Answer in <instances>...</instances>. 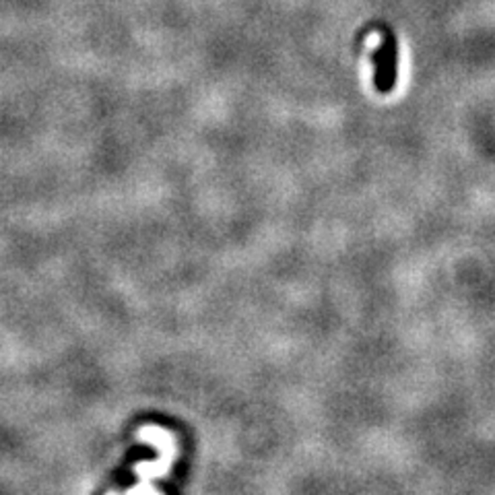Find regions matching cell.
Here are the masks:
<instances>
[{
	"mask_svg": "<svg viewBox=\"0 0 495 495\" xmlns=\"http://www.w3.org/2000/svg\"><path fill=\"white\" fill-rule=\"evenodd\" d=\"M108 495H116V493H108Z\"/></svg>",
	"mask_w": 495,
	"mask_h": 495,
	"instance_id": "cell-2",
	"label": "cell"
},
{
	"mask_svg": "<svg viewBox=\"0 0 495 495\" xmlns=\"http://www.w3.org/2000/svg\"><path fill=\"white\" fill-rule=\"evenodd\" d=\"M399 76V41L393 33H385L374 52V85L378 93H390Z\"/></svg>",
	"mask_w": 495,
	"mask_h": 495,
	"instance_id": "cell-1",
	"label": "cell"
}]
</instances>
